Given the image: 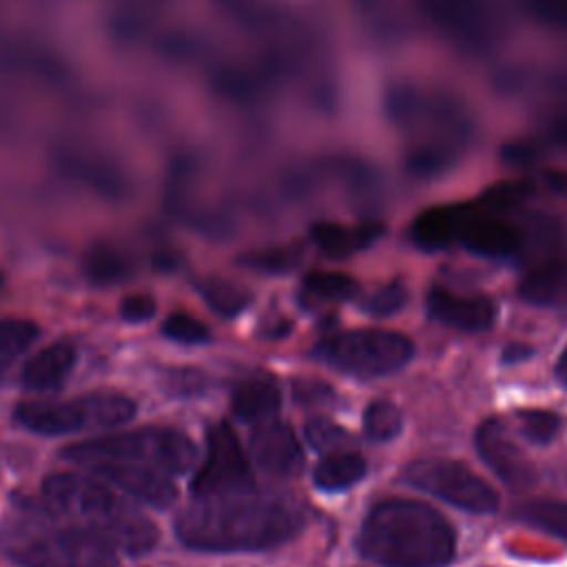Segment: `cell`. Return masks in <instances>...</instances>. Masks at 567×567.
Returning <instances> with one entry per match:
<instances>
[{
  "instance_id": "obj_1",
  "label": "cell",
  "mask_w": 567,
  "mask_h": 567,
  "mask_svg": "<svg viewBox=\"0 0 567 567\" xmlns=\"http://www.w3.org/2000/svg\"><path fill=\"white\" fill-rule=\"evenodd\" d=\"M306 523L301 503L255 485L195 496L175 518L179 543L195 551H261L295 538Z\"/></svg>"
},
{
  "instance_id": "obj_2",
  "label": "cell",
  "mask_w": 567,
  "mask_h": 567,
  "mask_svg": "<svg viewBox=\"0 0 567 567\" xmlns=\"http://www.w3.org/2000/svg\"><path fill=\"white\" fill-rule=\"evenodd\" d=\"M357 549L381 567H445L454 558L456 536L434 507L410 498H388L363 518Z\"/></svg>"
},
{
  "instance_id": "obj_3",
  "label": "cell",
  "mask_w": 567,
  "mask_h": 567,
  "mask_svg": "<svg viewBox=\"0 0 567 567\" xmlns=\"http://www.w3.org/2000/svg\"><path fill=\"white\" fill-rule=\"evenodd\" d=\"M0 551L20 567H117L120 554L40 498L16 503L2 518Z\"/></svg>"
},
{
  "instance_id": "obj_4",
  "label": "cell",
  "mask_w": 567,
  "mask_h": 567,
  "mask_svg": "<svg viewBox=\"0 0 567 567\" xmlns=\"http://www.w3.org/2000/svg\"><path fill=\"white\" fill-rule=\"evenodd\" d=\"M40 501L55 514L93 532L120 554L142 556L157 545V527L95 476L51 474L42 481Z\"/></svg>"
},
{
  "instance_id": "obj_5",
  "label": "cell",
  "mask_w": 567,
  "mask_h": 567,
  "mask_svg": "<svg viewBox=\"0 0 567 567\" xmlns=\"http://www.w3.org/2000/svg\"><path fill=\"white\" fill-rule=\"evenodd\" d=\"M60 456L78 465L115 461L151 467L162 474H184L195 463L197 450L193 441L179 430L140 427L133 432L66 445L60 450Z\"/></svg>"
},
{
  "instance_id": "obj_6",
  "label": "cell",
  "mask_w": 567,
  "mask_h": 567,
  "mask_svg": "<svg viewBox=\"0 0 567 567\" xmlns=\"http://www.w3.org/2000/svg\"><path fill=\"white\" fill-rule=\"evenodd\" d=\"M133 416L135 401L117 392H91L71 401H31L16 410L20 425L47 436L115 427Z\"/></svg>"
},
{
  "instance_id": "obj_7",
  "label": "cell",
  "mask_w": 567,
  "mask_h": 567,
  "mask_svg": "<svg viewBox=\"0 0 567 567\" xmlns=\"http://www.w3.org/2000/svg\"><path fill=\"white\" fill-rule=\"evenodd\" d=\"M412 354V341L388 330L339 332L319 341L315 348V357L321 363L357 379L394 374L410 363Z\"/></svg>"
},
{
  "instance_id": "obj_8",
  "label": "cell",
  "mask_w": 567,
  "mask_h": 567,
  "mask_svg": "<svg viewBox=\"0 0 567 567\" xmlns=\"http://www.w3.org/2000/svg\"><path fill=\"white\" fill-rule=\"evenodd\" d=\"M403 481L470 514H492L498 507L494 487L458 461L416 458L403 467Z\"/></svg>"
},
{
  "instance_id": "obj_9",
  "label": "cell",
  "mask_w": 567,
  "mask_h": 567,
  "mask_svg": "<svg viewBox=\"0 0 567 567\" xmlns=\"http://www.w3.org/2000/svg\"><path fill=\"white\" fill-rule=\"evenodd\" d=\"M255 485L248 458L226 423H217L206 434V456L193 478V494H221Z\"/></svg>"
},
{
  "instance_id": "obj_10",
  "label": "cell",
  "mask_w": 567,
  "mask_h": 567,
  "mask_svg": "<svg viewBox=\"0 0 567 567\" xmlns=\"http://www.w3.org/2000/svg\"><path fill=\"white\" fill-rule=\"evenodd\" d=\"M89 467L91 476L102 478L104 483L113 485L115 489L128 494L131 498L146 503L151 507H168L177 498L175 485L168 481V474H162L151 467L115 463V461H97Z\"/></svg>"
},
{
  "instance_id": "obj_11",
  "label": "cell",
  "mask_w": 567,
  "mask_h": 567,
  "mask_svg": "<svg viewBox=\"0 0 567 567\" xmlns=\"http://www.w3.org/2000/svg\"><path fill=\"white\" fill-rule=\"evenodd\" d=\"M476 450L483 463L507 485L525 487L534 481V467L514 445L498 419H487L476 430Z\"/></svg>"
},
{
  "instance_id": "obj_12",
  "label": "cell",
  "mask_w": 567,
  "mask_h": 567,
  "mask_svg": "<svg viewBox=\"0 0 567 567\" xmlns=\"http://www.w3.org/2000/svg\"><path fill=\"white\" fill-rule=\"evenodd\" d=\"M250 456L261 472L277 478L297 476L303 465L301 445L292 427L275 419L259 423L250 434Z\"/></svg>"
},
{
  "instance_id": "obj_13",
  "label": "cell",
  "mask_w": 567,
  "mask_h": 567,
  "mask_svg": "<svg viewBox=\"0 0 567 567\" xmlns=\"http://www.w3.org/2000/svg\"><path fill=\"white\" fill-rule=\"evenodd\" d=\"M458 244L478 257H507L520 248L523 233L514 224L498 217L494 210L478 213L467 208Z\"/></svg>"
},
{
  "instance_id": "obj_14",
  "label": "cell",
  "mask_w": 567,
  "mask_h": 567,
  "mask_svg": "<svg viewBox=\"0 0 567 567\" xmlns=\"http://www.w3.org/2000/svg\"><path fill=\"white\" fill-rule=\"evenodd\" d=\"M427 315L450 328L481 332L494 323L496 308L487 297H461L447 288H432L427 292Z\"/></svg>"
},
{
  "instance_id": "obj_15",
  "label": "cell",
  "mask_w": 567,
  "mask_h": 567,
  "mask_svg": "<svg viewBox=\"0 0 567 567\" xmlns=\"http://www.w3.org/2000/svg\"><path fill=\"white\" fill-rule=\"evenodd\" d=\"M75 346L71 341H53L35 352L22 368L20 381L29 392L60 390L75 365Z\"/></svg>"
},
{
  "instance_id": "obj_16",
  "label": "cell",
  "mask_w": 567,
  "mask_h": 567,
  "mask_svg": "<svg viewBox=\"0 0 567 567\" xmlns=\"http://www.w3.org/2000/svg\"><path fill=\"white\" fill-rule=\"evenodd\" d=\"M470 206L439 204L419 213L412 221L410 237L423 250H441L458 244L461 226Z\"/></svg>"
},
{
  "instance_id": "obj_17",
  "label": "cell",
  "mask_w": 567,
  "mask_h": 567,
  "mask_svg": "<svg viewBox=\"0 0 567 567\" xmlns=\"http://www.w3.org/2000/svg\"><path fill=\"white\" fill-rule=\"evenodd\" d=\"M518 295L534 306H567V257L549 259L529 270L518 286Z\"/></svg>"
},
{
  "instance_id": "obj_18",
  "label": "cell",
  "mask_w": 567,
  "mask_h": 567,
  "mask_svg": "<svg viewBox=\"0 0 567 567\" xmlns=\"http://www.w3.org/2000/svg\"><path fill=\"white\" fill-rule=\"evenodd\" d=\"M281 405L279 388L268 377H252L241 381L233 392V412L246 423H266L275 419Z\"/></svg>"
},
{
  "instance_id": "obj_19",
  "label": "cell",
  "mask_w": 567,
  "mask_h": 567,
  "mask_svg": "<svg viewBox=\"0 0 567 567\" xmlns=\"http://www.w3.org/2000/svg\"><path fill=\"white\" fill-rule=\"evenodd\" d=\"M365 474V461L357 452L332 450L326 454L312 472V481L323 492H343L359 483Z\"/></svg>"
},
{
  "instance_id": "obj_20",
  "label": "cell",
  "mask_w": 567,
  "mask_h": 567,
  "mask_svg": "<svg viewBox=\"0 0 567 567\" xmlns=\"http://www.w3.org/2000/svg\"><path fill=\"white\" fill-rule=\"evenodd\" d=\"M383 233L381 226H359V228H343L334 224H319L312 230L317 246L330 257H346L365 246H370Z\"/></svg>"
},
{
  "instance_id": "obj_21",
  "label": "cell",
  "mask_w": 567,
  "mask_h": 567,
  "mask_svg": "<svg viewBox=\"0 0 567 567\" xmlns=\"http://www.w3.org/2000/svg\"><path fill=\"white\" fill-rule=\"evenodd\" d=\"M516 518L540 532L567 540V503L551 498H534L516 509Z\"/></svg>"
},
{
  "instance_id": "obj_22",
  "label": "cell",
  "mask_w": 567,
  "mask_h": 567,
  "mask_svg": "<svg viewBox=\"0 0 567 567\" xmlns=\"http://www.w3.org/2000/svg\"><path fill=\"white\" fill-rule=\"evenodd\" d=\"M403 430V414L396 403L388 399L372 401L363 412V434L370 441L385 443L401 434Z\"/></svg>"
},
{
  "instance_id": "obj_23",
  "label": "cell",
  "mask_w": 567,
  "mask_h": 567,
  "mask_svg": "<svg viewBox=\"0 0 567 567\" xmlns=\"http://www.w3.org/2000/svg\"><path fill=\"white\" fill-rule=\"evenodd\" d=\"M35 339V323L27 319H0V379Z\"/></svg>"
},
{
  "instance_id": "obj_24",
  "label": "cell",
  "mask_w": 567,
  "mask_h": 567,
  "mask_svg": "<svg viewBox=\"0 0 567 567\" xmlns=\"http://www.w3.org/2000/svg\"><path fill=\"white\" fill-rule=\"evenodd\" d=\"M357 290V281L341 272H312L303 279V295L312 301H346Z\"/></svg>"
},
{
  "instance_id": "obj_25",
  "label": "cell",
  "mask_w": 567,
  "mask_h": 567,
  "mask_svg": "<svg viewBox=\"0 0 567 567\" xmlns=\"http://www.w3.org/2000/svg\"><path fill=\"white\" fill-rule=\"evenodd\" d=\"M199 290H202V297L206 299V303L221 317L239 315L250 301L246 290H241L233 284H226V281H206L199 286Z\"/></svg>"
},
{
  "instance_id": "obj_26",
  "label": "cell",
  "mask_w": 567,
  "mask_h": 567,
  "mask_svg": "<svg viewBox=\"0 0 567 567\" xmlns=\"http://www.w3.org/2000/svg\"><path fill=\"white\" fill-rule=\"evenodd\" d=\"M518 427L520 434L538 445H545L556 439L560 430V419L549 410H520L518 414Z\"/></svg>"
},
{
  "instance_id": "obj_27",
  "label": "cell",
  "mask_w": 567,
  "mask_h": 567,
  "mask_svg": "<svg viewBox=\"0 0 567 567\" xmlns=\"http://www.w3.org/2000/svg\"><path fill=\"white\" fill-rule=\"evenodd\" d=\"M162 332L164 337H168L175 343H184V346H197V343H206L210 341V332L208 328L197 321L190 315L184 312H173L164 319L162 323Z\"/></svg>"
},
{
  "instance_id": "obj_28",
  "label": "cell",
  "mask_w": 567,
  "mask_h": 567,
  "mask_svg": "<svg viewBox=\"0 0 567 567\" xmlns=\"http://www.w3.org/2000/svg\"><path fill=\"white\" fill-rule=\"evenodd\" d=\"M84 270H86L89 279L104 286V284H115V281L124 279L128 272V266L122 257H117L111 250H95L93 255L86 257Z\"/></svg>"
},
{
  "instance_id": "obj_29",
  "label": "cell",
  "mask_w": 567,
  "mask_h": 567,
  "mask_svg": "<svg viewBox=\"0 0 567 567\" xmlns=\"http://www.w3.org/2000/svg\"><path fill=\"white\" fill-rule=\"evenodd\" d=\"M408 299V290L401 281H392V284H385L383 288H379L377 292H372L363 303V312L372 315V317H388V315H394L403 308Z\"/></svg>"
},
{
  "instance_id": "obj_30",
  "label": "cell",
  "mask_w": 567,
  "mask_h": 567,
  "mask_svg": "<svg viewBox=\"0 0 567 567\" xmlns=\"http://www.w3.org/2000/svg\"><path fill=\"white\" fill-rule=\"evenodd\" d=\"M306 436H308V441H310L317 450H328V452H332L339 443L348 441V432H343L341 427H337L334 423L323 421V419L310 421V423L306 425Z\"/></svg>"
},
{
  "instance_id": "obj_31",
  "label": "cell",
  "mask_w": 567,
  "mask_h": 567,
  "mask_svg": "<svg viewBox=\"0 0 567 567\" xmlns=\"http://www.w3.org/2000/svg\"><path fill=\"white\" fill-rule=\"evenodd\" d=\"M527 197V186L525 184H501L494 186L483 195V202L489 210H501L520 204Z\"/></svg>"
},
{
  "instance_id": "obj_32",
  "label": "cell",
  "mask_w": 567,
  "mask_h": 567,
  "mask_svg": "<svg viewBox=\"0 0 567 567\" xmlns=\"http://www.w3.org/2000/svg\"><path fill=\"white\" fill-rule=\"evenodd\" d=\"M120 315L131 323H142L155 315V301L151 295H131L122 301Z\"/></svg>"
},
{
  "instance_id": "obj_33",
  "label": "cell",
  "mask_w": 567,
  "mask_h": 567,
  "mask_svg": "<svg viewBox=\"0 0 567 567\" xmlns=\"http://www.w3.org/2000/svg\"><path fill=\"white\" fill-rule=\"evenodd\" d=\"M532 9L554 24L567 27V0H529Z\"/></svg>"
},
{
  "instance_id": "obj_34",
  "label": "cell",
  "mask_w": 567,
  "mask_h": 567,
  "mask_svg": "<svg viewBox=\"0 0 567 567\" xmlns=\"http://www.w3.org/2000/svg\"><path fill=\"white\" fill-rule=\"evenodd\" d=\"M297 264V257L290 252H270V255H261V257H252L250 266L268 270V272H281L288 270Z\"/></svg>"
},
{
  "instance_id": "obj_35",
  "label": "cell",
  "mask_w": 567,
  "mask_h": 567,
  "mask_svg": "<svg viewBox=\"0 0 567 567\" xmlns=\"http://www.w3.org/2000/svg\"><path fill=\"white\" fill-rule=\"evenodd\" d=\"M529 354H532L529 348H525V346H512V348H507V352L503 354V359H505V361H518V359L529 357Z\"/></svg>"
},
{
  "instance_id": "obj_36",
  "label": "cell",
  "mask_w": 567,
  "mask_h": 567,
  "mask_svg": "<svg viewBox=\"0 0 567 567\" xmlns=\"http://www.w3.org/2000/svg\"><path fill=\"white\" fill-rule=\"evenodd\" d=\"M556 374H558V379L567 385V346H565V350H563V352H560V357H558Z\"/></svg>"
}]
</instances>
